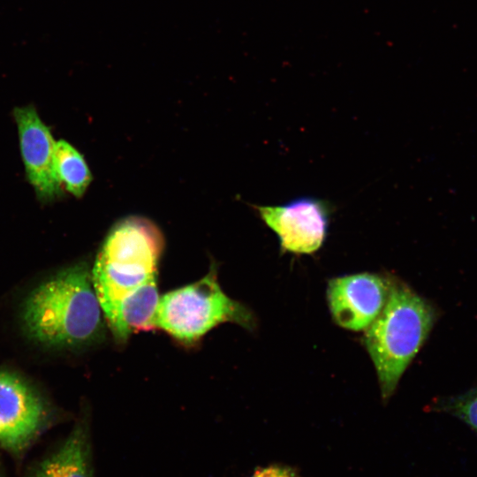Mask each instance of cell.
Segmentation results:
<instances>
[{
    "mask_svg": "<svg viewBox=\"0 0 477 477\" xmlns=\"http://www.w3.org/2000/svg\"><path fill=\"white\" fill-rule=\"evenodd\" d=\"M437 409L458 418L477 433V387L438 402Z\"/></svg>",
    "mask_w": 477,
    "mask_h": 477,
    "instance_id": "12",
    "label": "cell"
},
{
    "mask_svg": "<svg viewBox=\"0 0 477 477\" xmlns=\"http://www.w3.org/2000/svg\"><path fill=\"white\" fill-rule=\"evenodd\" d=\"M13 115L27 178L40 199L52 200L61 193V185L55 170L57 141L34 107H17Z\"/></svg>",
    "mask_w": 477,
    "mask_h": 477,
    "instance_id": "7",
    "label": "cell"
},
{
    "mask_svg": "<svg viewBox=\"0 0 477 477\" xmlns=\"http://www.w3.org/2000/svg\"><path fill=\"white\" fill-rule=\"evenodd\" d=\"M43 416L41 399L19 377L0 373V443L19 451L37 432Z\"/></svg>",
    "mask_w": 477,
    "mask_h": 477,
    "instance_id": "8",
    "label": "cell"
},
{
    "mask_svg": "<svg viewBox=\"0 0 477 477\" xmlns=\"http://www.w3.org/2000/svg\"><path fill=\"white\" fill-rule=\"evenodd\" d=\"M435 321V309L426 299L406 284L390 282L387 301L364 337L384 399L393 394Z\"/></svg>",
    "mask_w": 477,
    "mask_h": 477,
    "instance_id": "3",
    "label": "cell"
},
{
    "mask_svg": "<svg viewBox=\"0 0 477 477\" xmlns=\"http://www.w3.org/2000/svg\"><path fill=\"white\" fill-rule=\"evenodd\" d=\"M390 284L382 276L371 273L331 279L327 299L333 320L350 330L367 329L382 310Z\"/></svg>",
    "mask_w": 477,
    "mask_h": 477,
    "instance_id": "6",
    "label": "cell"
},
{
    "mask_svg": "<svg viewBox=\"0 0 477 477\" xmlns=\"http://www.w3.org/2000/svg\"><path fill=\"white\" fill-rule=\"evenodd\" d=\"M159 299L156 278L130 292L120 303L117 326L112 332L115 340L125 343L132 333L155 329L154 322Z\"/></svg>",
    "mask_w": 477,
    "mask_h": 477,
    "instance_id": "10",
    "label": "cell"
},
{
    "mask_svg": "<svg viewBox=\"0 0 477 477\" xmlns=\"http://www.w3.org/2000/svg\"><path fill=\"white\" fill-rule=\"evenodd\" d=\"M32 477H93L86 423H77L63 444L40 463Z\"/></svg>",
    "mask_w": 477,
    "mask_h": 477,
    "instance_id": "9",
    "label": "cell"
},
{
    "mask_svg": "<svg viewBox=\"0 0 477 477\" xmlns=\"http://www.w3.org/2000/svg\"><path fill=\"white\" fill-rule=\"evenodd\" d=\"M255 208L278 237L284 252L310 254L322 246L331 214V207L325 201L301 197L279 206Z\"/></svg>",
    "mask_w": 477,
    "mask_h": 477,
    "instance_id": "5",
    "label": "cell"
},
{
    "mask_svg": "<svg viewBox=\"0 0 477 477\" xmlns=\"http://www.w3.org/2000/svg\"><path fill=\"white\" fill-rule=\"evenodd\" d=\"M224 322L247 329L255 325L252 312L224 293L213 263L199 281L160 297L154 324L155 329H162L178 343L191 346Z\"/></svg>",
    "mask_w": 477,
    "mask_h": 477,
    "instance_id": "4",
    "label": "cell"
},
{
    "mask_svg": "<svg viewBox=\"0 0 477 477\" xmlns=\"http://www.w3.org/2000/svg\"><path fill=\"white\" fill-rule=\"evenodd\" d=\"M0 477H2V476H1V472H0Z\"/></svg>",
    "mask_w": 477,
    "mask_h": 477,
    "instance_id": "14",
    "label": "cell"
},
{
    "mask_svg": "<svg viewBox=\"0 0 477 477\" xmlns=\"http://www.w3.org/2000/svg\"><path fill=\"white\" fill-rule=\"evenodd\" d=\"M55 170L60 185L77 197L85 193L92 179L82 155L64 140L56 142Z\"/></svg>",
    "mask_w": 477,
    "mask_h": 477,
    "instance_id": "11",
    "label": "cell"
},
{
    "mask_svg": "<svg viewBox=\"0 0 477 477\" xmlns=\"http://www.w3.org/2000/svg\"><path fill=\"white\" fill-rule=\"evenodd\" d=\"M295 468L285 465H270L255 470L251 477H297Z\"/></svg>",
    "mask_w": 477,
    "mask_h": 477,
    "instance_id": "13",
    "label": "cell"
},
{
    "mask_svg": "<svg viewBox=\"0 0 477 477\" xmlns=\"http://www.w3.org/2000/svg\"><path fill=\"white\" fill-rule=\"evenodd\" d=\"M102 307L85 263L71 266L40 284L28 297L24 322L40 342L78 346L101 338Z\"/></svg>",
    "mask_w": 477,
    "mask_h": 477,
    "instance_id": "1",
    "label": "cell"
},
{
    "mask_svg": "<svg viewBox=\"0 0 477 477\" xmlns=\"http://www.w3.org/2000/svg\"><path fill=\"white\" fill-rule=\"evenodd\" d=\"M163 246L160 230L142 217L121 220L108 233L91 276L111 333L117 326L122 300L141 284L157 277Z\"/></svg>",
    "mask_w": 477,
    "mask_h": 477,
    "instance_id": "2",
    "label": "cell"
}]
</instances>
